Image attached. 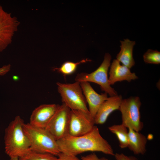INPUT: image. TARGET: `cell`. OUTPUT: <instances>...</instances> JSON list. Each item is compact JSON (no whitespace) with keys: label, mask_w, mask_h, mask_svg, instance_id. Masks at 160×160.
I'll list each match as a JSON object with an SVG mask.
<instances>
[{"label":"cell","mask_w":160,"mask_h":160,"mask_svg":"<svg viewBox=\"0 0 160 160\" xmlns=\"http://www.w3.org/2000/svg\"><path fill=\"white\" fill-rule=\"evenodd\" d=\"M57 141L60 152L70 155L76 156L89 151L100 152L113 156L115 154L111 145L95 126L86 134L76 137L68 135Z\"/></svg>","instance_id":"cell-1"},{"label":"cell","mask_w":160,"mask_h":160,"mask_svg":"<svg viewBox=\"0 0 160 160\" xmlns=\"http://www.w3.org/2000/svg\"><path fill=\"white\" fill-rule=\"evenodd\" d=\"M24 123L20 116H17L5 129V152L10 158H19L31 150L28 139L23 129Z\"/></svg>","instance_id":"cell-2"},{"label":"cell","mask_w":160,"mask_h":160,"mask_svg":"<svg viewBox=\"0 0 160 160\" xmlns=\"http://www.w3.org/2000/svg\"><path fill=\"white\" fill-rule=\"evenodd\" d=\"M23 128L28 139L31 150L57 157L61 153L57 140L45 128L36 127L29 123H24Z\"/></svg>","instance_id":"cell-3"},{"label":"cell","mask_w":160,"mask_h":160,"mask_svg":"<svg viewBox=\"0 0 160 160\" xmlns=\"http://www.w3.org/2000/svg\"><path fill=\"white\" fill-rule=\"evenodd\" d=\"M57 90L63 103L71 110L89 113L87 102L79 82L72 83H56Z\"/></svg>","instance_id":"cell-4"},{"label":"cell","mask_w":160,"mask_h":160,"mask_svg":"<svg viewBox=\"0 0 160 160\" xmlns=\"http://www.w3.org/2000/svg\"><path fill=\"white\" fill-rule=\"evenodd\" d=\"M111 55L106 53L103 62L97 69L90 73H81L77 74L75 78L76 81L87 82L95 83L100 86L102 90L108 94L110 97L118 95L117 93L110 85L108 71L111 65Z\"/></svg>","instance_id":"cell-5"},{"label":"cell","mask_w":160,"mask_h":160,"mask_svg":"<svg viewBox=\"0 0 160 160\" xmlns=\"http://www.w3.org/2000/svg\"><path fill=\"white\" fill-rule=\"evenodd\" d=\"M140 97L132 96L122 99L119 110L121 114L122 124L128 129L140 132L143 127L141 120Z\"/></svg>","instance_id":"cell-6"},{"label":"cell","mask_w":160,"mask_h":160,"mask_svg":"<svg viewBox=\"0 0 160 160\" xmlns=\"http://www.w3.org/2000/svg\"><path fill=\"white\" fill-rule=\"evenodd\" d=\"M70 111L64 103L60 105L45 128L57 140L68 135Z\"/></svg>","instance_id":"cell-7"},{"label":"cell","mask_w":160,"mask_h":160,"mask_svg":"<svg viewBox=\"0 0 160 160\" xmlns=\"http://www.w3.org/2000/svg\"><path fill=\"white\" fill-rule=\"evenodd\" d=\"M95 124L94 118L89 113L71 110L68 135L76 137L86 134L93 129Z\"/></svg>","instance_id":"cell-8"},{"label":"cell","mask_w":160,"mask_h":160,"mask_svg":"<svg viewBox=\"0 0 160 160\" xmlns=\"http://www.w3.org/2000/svg\"><path fill=\"white\" fill-rule=\"evenodd\" d=\"M19 24L16 17L6 12L0 5V52L3 51L11 43Z\"/></svg>","instance_id":"cell-9"},{"label":"cell","mask_w":160,"mask_h":160,"mask_svg":"<svg viewBox=\"0 0 160 160\" xmlns=\"http://www.w3.org/2000/svg\"><path fill=\"white\" fill-rule=\"evenodd\" d=\"M59 105L55 104L40 105L33 111L29 123L36 127L45 128Z\"/></svg>","instance_id":"cell-10"},{"label":"cell","mask_w":160,"mask_h":160,"mask_svg":"<svg viewBox=\"0 0 160 160\" xmlns=\"http://www.w3.org/2000/svg\"><path fill=\"white\" fill-rule=\"evenodd\" d=\"M83 92L88 105V110L91 115L95 118L96 113L102 104L108 98L106 93L99 94L93 89L89 82H80Z\"/></svg>","instance_id":"cell-11"},{"label":"cell","mask_w":160,"mask_h":160,"mask_svg":"<svg viewBox=\"0 0 160 160\" xmlns=\"http://www.w3.org/2000/svg\"><path fill=\"white\" fill-rule=\"evenodd\" d=\"M109 74L108 81L110 85L118 81L125 80L130 82L138 78L135 73L131 72L129 68L121 65L116 59L113 60L110 65Z\"/></svg>","instance_id":"cell-12"},{"label":"cell","mask_w":160,"mask_h":160,"mask_svg":"<svg viewBox=\"0 0 160 160\" xmlns=\"http://www.w3.org/2000/svg\"><path fill=\"white\" fill-rule=\"evenodd\" d=\"M122 99L121 95L108 97L102 104L98 110L94 118L95 124H104L111 114L114 111L119 110Z\"/></svg>","instance_id":"cell-13"},{"label":"cell","mask_w":160,"mask_h":160,"mask_svg":"<svg viewBox=\"0 0 160 160\" xmlns=\"http://www.w3.org/2000/svg\"><path fill=\"white\" fill-rule=\"evenodd\" d=\"M128 148L135 155L144 154L146 152L147 140L143 134L130 129H128Z\"/></svg>","instance_id":"cell-14"},{"label":"cell","mask_w":160,"mask_h":160,"mask_svg":"<svg viewBox=\"0 0 160 160\" xmlns=\"http://www.w3.org/2000/svg\"><path fill=\"white\" fill-rule=\"evenodd\" d=\"M120 42V50L116 56V59L122 65L130 69L135 63L133 56V50L135 42L127 39L121 41Z\"/></svg>","instance_id":"cell-15"},{"label":"cell","mask_w":160,"mask_h":160,"mask_svg":"<svg viewBox=\"0 0 160 160\" xmlns=\"http://www.w3.org/2000/svg\"><path fill=\"white\" fill-rule=\"evenodd\" d=\"M109 130L116 136L119 143V146L121 148L128 147V128L122 124L112 125L108 127Z\"/></svg>","instance_id":"cell-16"},{"label":"cell","mask_w":160,"mask_h":160,"mask_svg":"<svg viewBox=\"0 0 160 160\" xmlns=\"http://www.w3.org/2000/svg\"><path fill=\"white\" fill-rule=\"evenodd\" d=\"M90 61H91L90 60L85 59L76 63L69 61H66L62 64L59 68H54V70L57 71L65 76L70 75L73 74L76 71L79 65Z\"/></svg>","instance_id":"cell-17"},{"label":"cell","mask_w":160,"mask_h":160,"mask_svg":"<svg viewBox=\"0 0 160 160\" xmlns=\"http://www.w3.org/2000/svg\"><path fill=\"white\" fill-rule=\"evenodd\" d=\"M18 158V160H58V157L52 154L37 152L31 150Z\"/></svg>","instance_id":"cell-18"},{"label":"cell","mask_w":160,"mask_h":160,"mask_svg":"<svg viewBox=\"0 0 160 160\" xmlns=\"http://www.w3.org/2000/svg\"><path fill=\"white\" fill-rule=\"evenodd\" d=\"M143 58L146 63L159 64L160 63V52L157 50L149 49L144 54Z\"/></svg>","instance_id":"cell-19"},{"label":"cell","mask_w":160,"mask_h":160,"mask_svg":"<svg viewBox=\"0 0 160 160\" xmlns=\"http://www.w3.org/2000/svg\"><path fill=\"white\" fill-rule=\"evenodd\" d=\"M114 156L116 160H138L135 156H127L123 153H116Z\"/></svg>","instance_id":"cell-20"},{"label":"cell","mask_w":160,"mask_h":160,"mask_svg":"<svg viewBox=\"0 0 160 160\" xmlns=\"http://www.w3.org/2000/svg\"><path fill=\"white\" fill-rule=\"evenodd\" d=\"M81 159V160H109L104 157L99 158L94 153L85 156H82Z\"/></svg>","instance_id":"cell-21"},{"label":"cell","mask_w":160,"mask_h":160,"mask_svg":"<svg viewBox=\"0 0 160 160\" xmlns=\"http://www.w3.org/2000/svg\"><path fill=\"white\" fill-rule=\"evenodd\" d=\"M58 160H81L76 156L60 153L57 156Z\"/></svg>","instance_id":"cell-22"},{"label":"cell","mask_w":160,"mask_h":160,"mask_svg":"<svg viewBox=\"0 0 160 160\" xmlns=\"http://www.w3.org/2000/svg\"><path fill=\"white\" fill-rule=\"evenodd\" d=\"M11 65L10 64L3 65L0 68V76L4 75L10 70Z\"/></svg>","instance_id":"cell-23"},{"label":"cell","mask_w":160,"mask_h":160,"mask_svg":"<svg viewBox=\"0 0 160 160\" xmlns=\"http://www.w3.org/2000/svg\"><path fill=\"white\" fill-rule=\"evenodd\" d=\"M9 160H18V158H10Z\"/></svg>","instance_id":"cell-24"}]
</instances>
